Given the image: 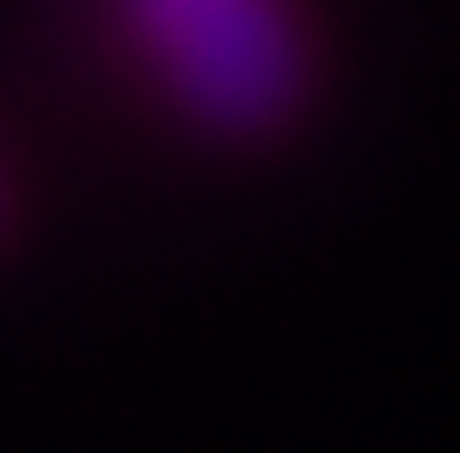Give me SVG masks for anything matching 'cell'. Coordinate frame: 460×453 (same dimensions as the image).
Listing matches in <instances>:
<instances>
[{"label":"cell","instance_id":"cell-1","mask_svg":"<svg viewBox=\"0 0 460 453\" xmlns=\"http://www.w3.org/2000/svg\"><path fill=\"white\" fill-rule=\"evenodd\" d=\"M166 123L209 147H264L314 99L307 0H99Z\"/></svg>","mask_w":460,"mask_h":453}]
</instances>
